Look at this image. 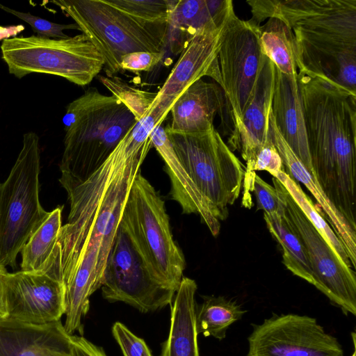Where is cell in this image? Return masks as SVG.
<instances>
[{
	"mask_svg": "<svg viewBox=\"0 0 356 356\" xmlns=\"http://www.w3.org/2000/svg\"><path fill=\"white\" fill-rule=\"evenodd\" d=\"M1 50L10 74L18 79L48 74L84 86L104 66L102 56L83 33L66 39L16 36L3 40Z\"/></svg>",
	"mask_w": 356,
	"mask_h": 356,
	"instance_id": "9",
	"label": "cell"
},
{
	"mask_svg": "<svg viewBox=\"0 0 356 356\" xmlns=\"http://www.w3.org/2000/svg\"><path fill=\"white\" fill-rule=\"evenodd\" d=\"M175 152L219 220L238 199L245 168L213 127L196 134L166 131Z\"/></svg>",
	"mask_w": 356,
	"mask_h": 356,
	"instance_id": "8",
	"label": "cell"
},
{
	"mask_svg": "<svg viewBox=\"0 0 356 356\" xmlns=\"http://www.w3.org/2000/svg\"><path fill=\"white\" fill-rule=\"evenodd\" d=\"M197 289L195 280L183 277L174 297L169 334L161 356H200L195 324Z\"/></svg>",
	"mask_w": 356,
	"mask_h": 356,
	"instance_id": "23",
	"label": "cell"
},
{
	"mask_svg": "<svg viewBox=\"0 0 356 356\" xmlns=\"http://www.w3.org/2000/svg\"><path fill=\"white\" fill-rule=\"evenodd\" d=\"M107 3L140 20L168 23L175 0H105Z\"/></svg>",
	"mask_w": 356,
	"mask_h": 356,
	"instance_id": "30",
	"label": "cell"
},
{
	"mask_svg": "<svg viewBox=\"0 0 356 356\" xmlns=\"http://www.w3.org/2000/svg\"><path fill=\"white\" fill-rule=\"evenodd\" d=\"M120 226L153 279L177 291L184 277L185 258L173 239L164 201L140 172L131 188Z\"/></svg>",
	"mask_w": 356,
	"mask_h": 356,
	"instance_id": "5",
	"label": "cell"
},
{
	"mask_svg": "<svg viewBox=\"0 0 356 356\" xmlns=\"http://www.w3.org/2000/svg\"><path fill=\"white\" fill-rule=\"evenodd\" d=\"M137 122L115 95L89 88L66 107L59 182L67 191L87 180Z\"/></svg>",
	"mask_w": 356,
	"mask_h": 356,
	"instance_id": "4",
	"label": "cell"
},
{
	"mask_svg": "<svg viewBox=\"0 0 356 356\" xmlns=\"http://www.w3.org/2000/svg\"><path fill=\"white\" fill-rule=\"evenodd\" d=\"M273 63L266 57L252 100L228 138L229 149L237 150L246 162L245 174L253 171L257 154L270 135L269 113L273 91Z\"/></svg>",
	"mask_w": 356,
	"mask_h": 356,
	"instance_id": "16",
	"label": "cell"
},
{
	"mask_svg": "<svg viewBox=\"0 0 356 356\" xmlns=\"http://www.w3.org/2000/svg\"><path fill=\"white\" fill-rule=\"evenodd\" d=\"M245 313L234 301L222 296H204L203 302L196 305L197 332L222 340L225 338L228 327L240 320Z\"/></svg>",
	"mask_w": 356,
	"mask_h": 356,
	"instance_id": "27",
	"label": "cell"
},
{
	"mask_svg": "<svg viewBox=\"0 0 356 356\" xmlns=\"http://www.w3.org/2000/svg\"><path fill=\"white\" fill-rule=\"evenodd\" d=\"M314 177L356 227V95L332 81L298 73Z\"/></svg>",
	"mask_w": 356,
	"mask_h": 356,
	"instance_id": "2",
	"label": "cell"
},
{
	"mask_svg": "<svg viewBox=\"0 0 356 356\" xmlns=\"http://www.w3.org/2000/svg\"><path fill=\"white\" fill-rule=\"evenodd\" d=\"M266 58L257 27L239 19L233 11L225 23L218 55L220 88L232 128L252 100Z\"/></svg>",
	"mask_w": 356,
	"mask_h": 356,
	"instance_id": "10",
	"label": "cell"
},
{
	"mask_svg": "<svg viewBox=\"0 0 356 356\" xmlns=\"http://www.w3.org/2000/svg\"><path fill=\"white\" fill-rule=\"evenodd\" d=\"M247 356H343L337 339L315 318L295 314H273L254 325Z\"/></svg>",
	"mask_w": 356,
	"mask_h": 356,
	"instance_id": "13",
	"label": "cell"
},
{
	"mask_svg": "<svg viewBox=\"0 0 356 356\" xmlns=\"http://www.w3.org/2000/svg\"><path fill=\"white\" fill-rule=\"evenodd\" d=\"M233 11L232 0H175L168 19L171 51L181 53L198 31L222 24Z\"/></svg>",
	"mask_w": 356,
	"mask_h": 356,
	"instance_id": "22",
	"label": "cell"
},
{
	"mask_svg": "<svg viewBox=\"0 0 356 356\" xmlns=\"http://www.w3.org/2000/svg\"><path fill=\"white\" fill-rule=\"evenodd\" d=\"M279 198V197H278ZM280 201L278 213H264L266 226L282 250L283 263L293 275L314 286L315 281L306 248L293 229Z\"/></svg>",
	"mask_w": 356,
	"mask_h": 356,
	"instance_id": "25",
	"label": "cell"
},
{
	"mask_svg": "<svg viewBox=\"0 0 356 356\" xmlns=\"http://www.w3.org/2000/svg\"><path fill=\"white\" fill-rule=\"evenodd\" d=\"M74 356H107L101 347L81 336L71 335Z\"/></svg>",
	"mask_w": 356,
	"mask_h": 356,
	"instance_id": "36",
	"label": "cell"
},
{
	"mask_svg": "<svg viewBox=\"0 0 356 356\" xmlns=\"http://www.w3.org/2000/svg\"><path fill=\"white\" fill-rule=\"evenodd\" d=\"M1 284L3 318L44 325L65 314V286L56 279L40 273L6 271Z\"/></svg>",
	"mask_w": 356,
	"mask_h": 356,
	"instance_id": "14",
	"label": "cell"
},
{
	"mask_svg": "<svg viewBox=\"0 0 356 356\" xmlns=\"http://www.w3.org/2000/svg\"><path fill=\"white\" fill-rule=\"evenodd\" d=\"M224 108L221 88L216 83L199 79L175 101L170 110L171 122L165 129L181 134L207 131L214 127L216 115L222 116Z\"/></svg>",
	"mask_w": 356,
	"mask_h": 356,
	"instance_id": "20",
	"label": "cell"
},
{
	"mask_svg": "<svg viewBox=\"0 0 356 356\" xmlns=\"http://www.w3.org/2000/svg\"><path fill=\"white\" fill-rule=\"evenodd\" d=\"M245 186L254 193L258 209H261L267 214L277 213L280 209V201L277 191L254 172L245 174L244 176Z\"/></svg>",
	"mask_w": 356,
	"mask_h": 356,
	"instance_id": "32",
	"label": "cell"
},
{
	"mask_svg": "<svg viewBox=\"0 0 356 356\" xmlns=\"http://www.w3.org/2000/svg\"><path fill=\"white\" fill-rule=\"evenodd\" d=\"M0 356H74L60 321L44 325L0 318Z\"/></svg>",
	"mask_w": 356,
	"mask_h": 356,
	"instance_id": "17",
	"label": "cell"
},
{
	"mask_svg": "<svg viewBox=\"0 0 356 356\" xmlns=\"http://www.w3.org/2000/svg\"><path fill=\"white\" fill-rule=\"evenodd\" d=\"M151 146L143 130L132 128L95 172L67 191V222L44 273L65 286L63 327L69 334L83 332L89 298L101 287L131 188Z\"/></svg>",
	"mask_w": 356,
	"mask_h": 356,
	"instance_id": "1",
	"label": "cell"
},
{
	"mask_svg": "<svg viewBox=\"0 0 356 356\" xmlns=\"http://www.w3.org/2000/svg\"><path fill=\"white\" fill-rule=\"evenodd\" d=\"M99 81L130 111L137 122L152 109L157 92L145 91L131 86L121 78L99 76Z\"/></svg>",
	"mask_w": 356,
	"mask_h": 356,
	"instance_id": "29",
	"label": "cell"
},
{
	"mask_svg": "<svg viewBox=\"0 0 356 356\" xmlns=\"http://www.w3.org/2000/svg\"><path fill=\"white\" fill-rule=\"evenodd\" d=\"M352 338H353V346H354V350H353V353L352 356H356V349H355L356 343H355V332L352 333Z\"/></svg>",
	"mask_w": 356,
	"mask_h": 356,
	"instance_id": "39",
	"label": "cell"
},
{
	"mask_svg": "<svg viewBox=\"0 0 356 356\" xmlns=\"http://www.w3.org/2000/svg\"><path fill=\"white\" fill-rule=\"evenodd\" d=\"M6 269H0V313L3 314L4 317V312L3 309V303H2V284H1V275L2 273L6 272Z\"/></svg>",
	"mask_w": 356,
	"mask_h": 356,
	"instance_id": "38",
	"label": "cell"
},
{
	"mask_svg": "<svg viewBox=\"0 0 356 356\" xmlns=\"http://www.w3.org/2000/svg\"><path fill=\"white\" fill-rule=\"evenodd\" d=\"M62 227V207H58L31 236L21 254V270L43 273L55 249Z\"/></svg>",
	"mask_w": 356,
	"mask_h": 356,
	"instance_id": "26",
	"label": "cell"
},
{
	"mask_svg": "<svg viewBox=\"0 0 356 356\" xmlns=\"http://www.w3.org/2000/svg\"><path fill=\"white\" fill-rule=\"evenodd\" d=\"M279 200L307 251L314 286L339 307L344 314L356 315V277L332 251L304 215L283 184L273 177Z\"/></svg>",
	"mask_w": 356,
	"mask_h": 356,
	"instance_id": "11",
	"label": "cell"
},
{
	"mask_svg": "<svg viewBox=\"0 0 356 356\" xmlns=\"http://www.w3.org/2000/svg\"><path fill=\"white\" fill-rule=\"evenodd\" d=\"M269 125L273 141L282 159L285 172L296 181L302 183L315 197L326 216L336 236L344 246L352 266L356 267V231L346 222L327 197L317 180L307 170L284 140L270 111Z\"/></svg>",
	"mask_w": 356,
	"mask_h": 356,
	"instance_id": "21",
	"label": "cell"
},
{
	"mask_svg": "<svg viewBox=\"0 0 356 356\" xmlns=\"http://www.w3.org/2000/svg\"><path fill=\"white\" fill-rule=\"evenodd\" d=\"M252 170L254 172L266 170L273 176L280 171H285L281 156L273 141L271 133L257 154Z\"/></svg>",
	"mask_w": 356,
	"mask_h": 356,
	"instance_id": "35",
	"label": "cell"
},
{
	"mask_svg": "<svg viewBox=\"0 0 356 356\" xmlns=\"http://www.w3.org/2000/svg\"><path fill=\"white\" fill-rule=\"evenodd\" d=\"M112 332L124 356H152L144 340L136 336L122 323L116 322Z\"/></svg>",
	"mask_w": 356,
	"mask_h": 356,
	"instance_id": "33",
	"label": "cell"
},
{
	"mask_svg": "<svg viewBox=\"0 0 356 356\" xmlns=\"http://www.w3.org/2000/svg\"><path fill=\"white\" fill-rule=\"evenodd\" d=\"M225 22L220 25H209L191 38L157 92L152 108L157 106L168 115L177 97L188 86L205 76L212 78L221 87L218 55Z\"/></svg>",
	"mask_w": 356,
	"mask_h": 356,
	"instance_id": "15",
	"label": "cell"
},
{
	"mask_svg": "<svg viewBox=\"0 0 356 356\" xmlns=\"http://www.w3.org/2000/svg\"><path fill=\"white\" fill-rule=\"evenodd\" d=\"M24 30L22 24L3 26H0V40H6L16 35Z\"/></svg>",
	"mask_w": 356,
	"mask_h": 356,
	"instance_id": "37",
	"label": "cell"
},
{
	"mask_svg": "<svg viewBox=\"0 0 356 356\" xmlns=\"http://www.w3.org/2000/svg\"><path fill=\"white\" fill-rule=\"evenodd\" d=\"M273 177L277 178L283 184L304 215L337 256L346 266L352 268L350 261L341 241L321 216L312 200L304 193L299 184L285 171H280Z\"/></svg>",
	"mask_w": 356,
	"mask_h": 356,
	"instance_id": "28",
	"label": "cell"
},
{
	"mask_svg": "<svg viewBox=\"0 0 356 356\" xmlns=\"http://www.w3.org/2000/svg\"><path fill=\"white\" fill-rule=\"evenodd\" d=\"M263 22L282 18L296 39L301 69L356 95V0H259Z\"/></svg>",
	"mask_w": 356,
	"mask_h": 356,
	"instance_id": "3",
	"label": "cell"
},
{
	"mask_svg": "<svg viewBox=\"0 0 356 356\" xmlns=\"http://www.w3.org/2000/svg\"><path fill=\"white\" fill-rule=\"evenodd\" d=\"M0 318H3V316L2 314L0 313Z\"/></svg>",
	"mask_w": 356,
	"mask_h": 356,
	"instance_id": "40",
	"label": "cell"
},
{
	"mask_svg": "<svg viewBox=\"0 0 356 356\" xmlns=\"http://www.w3.org/2000/svg\"><path fill=\"white\" fill-rule=\"evenodd\" d=\"M58 6L91 41L104 60L107 77L121 70L122 57L135 51H163L168 23L136 19L105 0H55Z\"/></svg>",
	"mask_w": 356,
	"mask_h": 356,
	"instance_id": "6",
	"label": "cell"
},
{
	"mask_svg": "<svg viewBox=\"0 0 356 356\" xmlns=\"http://www.w3.org/2000/svg\"><path fill=\"white\" fill-rule=\"evenodd\" d=\"M100 289L109 302H124L141 312L171 305L176 293L153 279L120 226L107 258Z\"/></svg>",
	"mask_w": 356,
	"mask_h": 356,
	"instance_id": "12",
	"label": "cell"
},
{
	"mask_svg": "<svg viewBox=\"0 0 356 356\" xmlns=\"http://www.w3.org/2000/svg\"><path fill=\"white\" fill-rule=\"evenodd\" d=\"M0 269H2V268H0Z\"/></svg>",
	"mask_w": 356,
	"mask_h": 356,
	"instance_id": "41",
	"label": "cell"
},
{
	"mask_svg": "<svg viewBox=\"0 0 356 356\" xmlns=\"http://www.w3.org/2000/svg\"><path fill=\"white\" fill-rule=\"evenodd\" d=\"M273 71L270 111L275 124L290 148L314 177L307 143L298 74H284L274 65Z\"/></svg>",
	"mask_w": 356,
	"mask_h": 356,
	"instance_id": "18",
	"label": "cell"
},
{
	"mask_svg": "<svg viewBox=\"0 0 356 356\" xmlns=\"http://www.w3.org/2000/svg\"><path fill=\"white\" fill-rule=\"evenodd\" d=\"M263 54L282 73L297 75L301 69L295 36L287 23L271 15L257 27Z\"/></svg>",
	"mask_w": 356,
	"mask_h": 356,
	"instance_id": "24",
	"label": "cell"
},
{
	"mask_svg": "<svg viewBox=\"0 0 356 356\" xmlns=\"http://www.w3.org/2000/svg\"><path fill=\"white\" fill-rule=\"evenodd\" d=\"M40 172L39 137L28 132L7 179L0 183V268L15 266L18 254L49 215L40 202Z\"/></svg>",
	"mask_w": 356,
	"mask_h": 356,
	"instance_id": "7",
	"label": "cell"
},
{
	"mask_svg": "<svg viewBox=\"0 0 356 356\" xmlns=\"http://www.w3.org/2000/svg\"><path fill=\"white\" fill-rule=\"evenodd\" d=\"M149 138L152 145L164 161L165 170L171 183V198L179 204L183 213L198 214L212 235L217 236L220 229V220L209 202L199 191L179 160L163 122L153 129Z\"/></svg>",
	"mask_w": 356,
	"mask_h": 356,
	"instance_id": "19",
	"label": "cell"
},
{
	"mask_svg": "<svg viewBox=\"0 0 356 356\" xmlns=\"http://www.w3.org/2000/svg\"><path fill=\"white\" fill-rule=\"evenodd\" d=\"M164 51H135L124 55L120 63L121 70L134 73L149 72L162 60Z\"/></svg>",
	"mask_w": 356,
	"mask_h": 356,
	"instance_id": "34",
	"label": "cell"
},
{
	"mask_svg": "<svg viewBox=\"0 0 356 356\" xmlns=\"http://www.w3.org/2000/svg\"><path fill=\"white\" fill-rule=\"evenodd\" d=\"M0 8L28 23L33 32L38 34V36L47 38L66 39L70 36L63 33L64 30L76 29L79 31V26L75 23L70 24H56L33 15L30 13L19 12L2 4H0Z\"/></svg>",
	"mask_w": 356,
	"mask_h": 356,
	"instance_id": "31",
	"label": "cell"
}]
</instances>
